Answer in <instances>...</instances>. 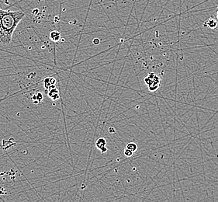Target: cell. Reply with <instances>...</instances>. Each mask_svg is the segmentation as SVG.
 <instances>
[{
    "label": "cell",
    "mask_w": 218,
    "mask_h": 202,
    "mask_svg": "<svg viewBox=\"0 0 218 202\" xmlns=\"http://www.w3.org/2000/svg\"><path fill=\"white\" fill-rule=\"evenodd\" d=\"M23 11H10L0 9V44L9 45L18 24L24 17Z\"/></svg>",
    "instance_id": "obj_1"
},
{
    "label": "cell",
    "mask_w": 218,
    "mask_h": 202,
    "mask_svg": "<svg viewBox=\"0 0 218 202\" xmlns=\"http://www.w3.org/2000/svg\"><path fill=\"white\" fill-rule=\"evenodd\" d=\"M144 82L147 85L151 92L157 90L160 86V79L157 75L151 72L144 78Z\"/></svg>",
    "instance_id": "obj_2"
},
{
    "label": "cell",
    "mask_w": 218,
    "mask_h": 202,
    "mask_svg": "<svg viewBox=\"0 0 218 202\" xmlns=\"http://www.w3.org/2000/svg\"><path fill=\"white\" fill-rule=\"evenodd\" d=\"M55 83H56V80L53 77H48L44 80V86L45 89L48 90L54 89Z\"/></svg>",
    "instance_id": "obj_3"
},
{
    "label": "cell",
    "mask_w": 218,
    "mask_h": 202,
    "mask_svg": "<svg viewBox=\"0 0 218 202\" xmlns=\"http://www.w3.org/2000/svg\"><path fill=\"white\" fill-rule=\"evenodd\" d=\"M106 141L105 138H99L96 141V147L98 148L99 149H100V150L102 151V152H106L107 150V149L106 148Z\"/></svg>",
    "instance_id": "obj_4"
},
{
    "label": "cell",
    "mask_w": 218,
    "mask_h": 202,
    "mask_svg": "<svg viewBox=\"0 0 218 202\" xmlns=\"http://www.w3.org/2000/svg\"><path fill=\"white\" fill-rule=\"evenodd\" d=\"M48 95H49V97L53 100H58V99L59 98V92H58V89H56L55 88L54 89H50V90H49Z\"/></svg>",
    "instance_id": "obj_5"
},
{
    "label": "cell",
    "mask_w": 218,
    "mask_h": 202,
    "mask_svg": "<svg viewBox=\"0 0 218 202\" xmlns=\"http://www.w3.org/2000/svg\"><path fill=\"white\" fill-rule=\"evenodd\" d=\"M50 38L53 41L58 42V40H60L61 39V34L57 30H54V31H51L50 34Z\"/></svg>",
    "instance_id": "obj_6"
},
{
    "label": "cell",
    "mask_w": 218,
    "mask_h": 202,
    "mask_svg": "<svg viewBox=\"0 0 218 202\" xmlns=\"http://www.w3.org/2000/svg\"><path fill=\"white\" fill-rule=\"evenodd\" d=\"M217 21H216L214 19H213V18H210V19H208V21L206 24V26H207V27L210 29H214L216 27H217Z\"/></svg>",
    "instance_id": "obj_7"
},
{
    "label": "cell",
    "mask_w": 218,
    "mask_h": 202,
    "mask_svg": "<svg viewBox=\"0 0 218 202\" xmlns=\"http://www.w3.org/2000/svg\"><path fill=\"white\" fill-rule=\"evenodd\" d=\"M127 149H130V150L132 151L133 152H134L137 151V149H138V146L134 142L128 143L127 146Z\"/></svg>",
    "instance_id": "obj_8"
},
{
    "label": "cell",
    "mask_w": 218,
    "mask_h": 202,
    "mask_svg": "<svg viewBox=\"0 0 218 202\" xmlns=\"http://www.w3.org/2000/svg\"><path fill=\"white\" fill-rule=\"evenodd\" d=\"M124 154L126 156H128V157H130V156H133V154H134V152H133L132 151L130 150V149H126L124 151Z\"/></svg>",
    "instance_id": "obj_9"
},
{
    "label": "cell",
    "mask_w": 218,
    "mask_h": 202,
    "mask_svg": "<svg viewBox=\"0 0 218 202\" xmlns=\"http://www.w3.org/2000/svg\"><path fill=\"white\" fill-rule=\"evenodd\" d=\"M95 40V41H94V43H95L96 45V44H99V43H100V41H99L98 39H95V40Z\"/></svg>",
    "instance_id": "obj_10"
},
{
    "label": "cell",
    "mask_w": 218,
    "mask_h": 202,
    "mask_svg": "<svg viewBox=\"0 0 218 202\" xmlns=\"http://www.w3.org/2000/svg\"><path fill=\"white\" fill-rule=\"evenodd\" d=\"M216 17H217V19H218V10L217 11V13H216Z\"/></svg>",
    "instance_id": "obj_11"
}]
</instances>
